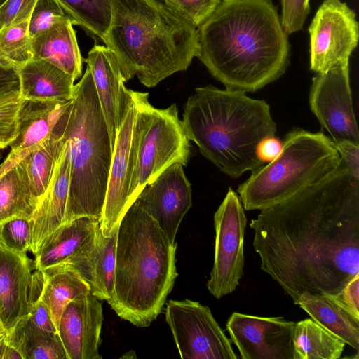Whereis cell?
<instances>
[{"label":"cell","instance_id":"obj_26","mask_svg":"<svg viewBox=\"0 0 359 359\" xmlns=\"http://www.w3.org/2000/svg\"><path fill=\"white\" fill-rule=\"evenodd\" d=\"M42 273L43 283L39 298L46 306L58 332L65 308L73 299L89 292L90 286L76 271L64 263L48 267Z\"/></svg>","mask_w":359,"mask_h":359},{"label":"cell","instance_id":"obj_27","mask_svg":"<svg viewBox=\"0 0 359 359\" xmlns=\"http://www.w3.org/2000/svg\"><path fill=\"white\" fill-rule=\"evenodd\" d=\"M296 304L315 322L341 339L353 348L359 349V322L323 294L302 293Z\"/></svg>","mask_w":359,"mask_h":359},{"label":"cell","instance_id":"obj_46","mask_svg":"<svg viewBox=\"0 0 359 359\" xmlns=\"http://www.w3.org/2000/svg\"><path fill=\"white\" fill-rule=\"evenodd\" d=\"M6 0H0V5L2 4Z\"/></svg>","mask_w":359,"mask_h":359},{"label":"cell","instance_id":"obj_43","mask_svg":"<svg viewBox=\"0 0 359 359\" xmlns=\"http://www.w3.org/2000/svg\"><path fill=\"white\" fill-rule=\"evenodd\" d=\"M282 149V142L274 137L263 140L257 147V156L264 163L276 158Z\"/></svg>","mask_w":359,"mask_h":359},{"label":"cell","instance_id":"obj_45","mask_svg":"<svg viewBox=\"0 0 359 359\" xmlns=\"http://www.w3.org/2000/svg\"><path fill=\"white\" fill-rule=\"evenodd\" d=\"M6 334V332L4 330L2 326H0V344L4 341Z\"/></svg>","mask_w":359,"mask_h":359},{"label":"cell","instance_id":"obj_31","mask_svg":"<svg viewBox=\"0 0 359 359\" xmlns=\"http://www.w3.org/2000/svg\"><path fill=\"white\" fill-rule=\"evenodd\" d=\"M55 1L74 25L103 41L111 22V0Z\"/></svg>","mask_w":359,"mask_h":359},{"label":"cell","instance_id":"obj_11","mask_svg":"<svg viewBox=\"0 0 359 359\" xmlns=\"http://www.w3.org/2000/svg\"><path fill=\"white\" fill-rule=\"evenodd\" d=\"M310 69L324 72L339 62H349L357 47L359 25L356 14L341 0H324L308 28Z\"/></svg>","mask_w":359,"mask_h":359},{"label":"cell","instance_id":"obj_17","mask_svg":"<svg viewBox=\"0 0 359 359\" xmlns=\"http://www.w3.org/2000/svg\"><path fill=\"white\" fill-rule=\"evenodd\" d=\"M84 61L90 71L114 149L116 135L132 99L130 90L124 86L116 56L106 46L95 44Z\"/></svg>","mask_w":359,"mask_h":359},{"label":"cell","instance_id":"obj_30","mask_svg":"<svg viewBox=\"0 0 359 359\" xmlns=\"http://www.w3.org/2000/svg\"><path fill=\"white\" fill-rule=\"evenodd\" d=\"M36 208L22 164L0 175V224L14 217L31 219Z\"/></svg>","mask_w":359,"mask_h":359},{"label":"cell","instance_id":"obj_10","mask_svg":"<svg viewBox=\"0 0 359 359\" xmlns=\"http://www.w3.org/2000/svg\"><path fill=\"white\" fill-rule=\"evenodd\" d=\"M246 223L241 200L229 188L214 215L215 255L207 287L216 299L232 293L243 276Z\"/></svg>","mask_w":359,"mask_h":359},{"label":"cell","instance_id":"obj_44","mask_svg":"<svg viewBox=\"0 0 359 359\" xmlns=\"http://www.w3.org/2000/svg\"><path fill=\"white\" fill-rule=\"evenodd\" d=\"M22 359L20 354L11 346L5 342L0 344V359Z\"/></svg>","mask_w":359,"mask_h":359},{"label":"cell","instance_id":"obj_35","mask_svg":"<svg viewBox=\"0 0 359 359\" xmlns=\"http://www.w3.org/2000/svg\"><path fill=\"white\" fill-rule=\"evenodd\" d=\"M310 0H280V20L287 35L303 29L310 13Z\"/></svg>","mask_w":359,"mask_h":359},{"label":"cell","instance_id":"obj_13","mask_svg":"<svg viewBox=\"0 0 359 359\" xmlns=\"http://www.w3.org/2000/svg\"><path fill=\"white\" fill-rule=\"evenodd\" d=\"M295 323L233 312L226 329L242 359H293Z\"/></svg>","mask_w":359,"mask_h":359},{"label":"cell","instance_id":"obj_22","mask_svg":"<svg viewBox=\"0 0 359 359\" xmlns=\"http://www.w3.org/2000/svg\"><path fill=\"white\" fill-rule=\"evenodd\" d=\"M73 25L67 17L31 38V44L33 59L46 60L75 81L81 76L84 59Z\"/></svg>","mask_w":359,"mask_h":359},{"label":"cell","instance_id":"obj_42","mask_svg":"<svg viewBox=\"0 0 359 359\" xmlns=\"http://www.w3.org/2000/svg\"><path fill=\"white\" fill-rule=\"evenodd\" d=\"M28 316L39 328L58 333L46 306L39 297L32 304Z\"/></svg>","mask_w":359,"mask_h":359},{"label":"cell","instance_id":"obj_37","mask_svg":"<svg viewBox=\"0 0 359 359\" xmlns=\"http://www.w3.org/2000/svg\"><path fill=\"white\" fill-rule=\"evenodd\" d=\"M359 322V273L356 274L339 292L323 294Z\"/></svg>","mask_w":359,"mask_h":359},{"label":"cell","instance_id":"obj_36","mask_svg":"<svg viewBox=\"0 0 359 359\" xmlns=\"http://www.w3.org/2000/svg\"><path fill=\"white\" fill-rule=\"evenodd\" d=\"M22 98L0 103V149L9 146L18 134Z\"/></svg>","mask_w":359,"mask_h":359},{"label":"cell","instance_id":"obj_41","mask_svg":"<svg viewBox=\"0 0 359 359\" xmlns=\"http://www.w3.org/2000/svg\"><path fill=\"white\" fill-rule=\"evenodd\" d=\"M334 144L340 155V166L359 177V144L351 142Z\"/></svg>","mask_w":359,"mask_h":359},{"label":"cell","instance_id":"obj_24","mask_svg":"<svg viewBox=\"0 0 359 359\" xmlns=\"http://www.w3.org/2000/svg\"><path fill=\"white\" fill-rule=\"evenodd\" d=\"M16 72L22 99L65 102L73 98L74 80L46 60L32 59Z\"/></svg>","mask_w":359,"mask_h":359},{"label":"cell","instance_id":"obj_32","mask_svg":"<svg viewBox=\"0 0 359 359\" xmlns=\"http://www.w3.org/2000/svg\"><path fill=\"white\" fill-rule=\"evenodd\" d=\"M29 18L0 27V63L2 65L17 70L33 59L29 34Z\"/></svg>","mask_w":359,"mask_h":359},{"label":"cell","instance_id":"obj_20","mask_svg":"<svg viewBox=\"0 0 359 359\" xmlns=\"http://www.w3.org/2000/svg\"><path fill=\"white\" fill-rule=\"evenodd\" d=\"M70 175L71 165L66 137L48 188L31 218L32 245L29 252L34 255L38 251L43 239L64 223Z\"/></svg>","mask_w":359,"mask_h":359},{"label":"cell","instance_id":"obj_19","mask_svg":"<svg viewBox=\"0 0 359 359\" xmlns=\"http://www.w3.org/2000/svg\"><path fill=\"white\" fill-rule=\"evenodd\" d=\"M33 262L0 243V324L7 332L28 316ZM35 269V268H34Z\"/></svg>","mask_w":359,"mask_h":359},{"label":"cell","instance_id":"obj_23","mask_svg":"<svg viewBox=\"0 0 359 359\" xmlns=\"http://www.w3.org/2000/svg\"><path fill=\"white\" fill-rule=\"evenodd\" d=\"M100 221L83 217L64 223L42 241L34 255V268L43 271L76 253L96 236Z\"/></svg>","mask_w":359,"mask_h":359},{"label":"cell","instance_id":"obj_47","mask_svg":"<svg viewBox=\"0 0 359 359\" xmlns=\"http://www.w3.org/2000/svg\"><path fill=\"white\" fill-rule=\"evenodd\" d=\"M0 326H1V324H0Z\"/></svg>","mask_w":359,"mask_h":359},{"label":"cell","instance_id":"obj_9","mask_svg":"<svg viewBox=\"0 0 359 359\" xmlns=\"http://www.w3.org/2000/svg\"><path fill=\"white\" fill-rule=\"evenodd\" d=\"M165 321L183 359H237L231 339L219 325L210 309L185 299L169 300Z\"/></svg>","mask_w":359,"mask_h":359},{"label":"cell","instance_id":"obj_2","mask_svg":"<svg viewBox=\"0 0 359 359\" xmlns=\"http://www.w3.org/2000/svg\"><path fill=\"white\" fill-rule=\"evenodd\" d=\"M197 31V57L226 89L255 92L290 63L288 35L272 0H221Z\"/></svg>","mask_w":359,"mask_h":359},{"label":"cell","instance_id":"obj_1","mask_svg":"<svg viewBox=\"0 0 359 359\" xmlns=\"http://www.w3.org/2000/svg\"><path fill=\"white\" fill-rule=\"evenodd\" d=\"M261 269L293 300L334 294L359 273V177L341 166L252 219Z\"/></svg>","mask_w":359,"mask_h":359},{"label":"cell","instance_id":"obj_21","mask_svg":"<svg viewBox=\"0 0 359 359\" xmlns=\"http://www.w3.org/2000/svg\"><path fill=\"white\" fill-rule=\"evenodd\" d=\"M116 235L104 236L100 230L91 242L62 262L76 271L100 300L107 301L113 292Z\"/></svg>","mask_w":359,"mask_h":359},{"label":"cell","instance_id":"obj_39","mask_svg":"<svg viewBox=\"0 0 359 359\" xmlns=\"http://www.w3.org/2000/svg\"><path fill=\"white\" fill-rule=\"evenodd\" d=\"M37 0H6L0 5V27L29 18Z\"/></svg>","mask_w":359,"mask_h":359},{"label":"cell","instance_id":"obj_38","mask_svg":"<svg viewBox=\"0 0 359 359\" xmlns=\"http://www.w3.org/2000/svg\"><path fill=\"white\" fill-rule=\"evenodd\" d=\"M198 27L215 11L221 0H169Z\"/></svg>","mask_w":359,"mask_h":359},{"label":"cell","instance_id":"obj_28","mask_svg":"<svg viewBox=\"0 0 359 359\" xmlns=\"http://www.w3.org/2000/svg\"><path fill=\"white\" fill-rule=\"evenodd\" d=\"M5 342L14 348L22 359H67L58 333L39 328L28 316L6 332Z\"/></svg>","mask_w":359,"mask_h":359},{"label":"cell","instance_id":"obj_33","mask_svg":"<svg viewBox=\"0 0 359 359\" xmlns=\"http://www.w3.org/2000/svg\"><path fill=\"white\" fill-rule=\"evenodd\" d=\"M0 243L15 252L27 255L32 245L31 219L14 217L1 223Z\"/></svg>","mask_w":359,"mask_h":359},{"label":"cell","instance_id":"obj_16","mask_svg":"<svg viewBox=\"0 0 359 359\" xmlns=\"http://www.w3.org/2000/svg\"><path fill=\"white\" fill-rule=\"evenodd\" d=\"M90 292L71 301L60 317L58 334L67 359H101V302Z\"/></svg>","mask_w":359,"mask_h":359},{"label":"cell","instance_id":"obj_40","mask_svg":"<svg viewBox=\"0 0 359 359\" xmlns=\"http://www.w3.org/2000/svg\"><path fill=\"white\" fill-rule=\"evenodd\" d=\"M20 97V81L16 70L0 63V103Z\"/></svg>","mask_w":359,"mask_h":359},{"label":"cell","instance_id":"obj_8","mask_svg":"<svg viewBox=\"0 0 359 359\" xmlns=\"http://www.w3.org/2000/svg\"><path fill=\"white\" fill-rule=\"evenodd\" d=\"M136 105L133 135V176L129 205L144 187L170 165H186L190 154L187 137L175 104L166 109L154 107L148 93L130 90Z\"/></svg>","mask_w":359,"mask_h":359},{"label":"cell","instance_id":"obj_14","mask_svg":"<svg viewBox=\"0 0 359 359\" xmlns=\"http://www.w3.org/2000/svg\"><path fill=\"white\" fill-rule=\"evenodd\" d=\"M183 165L175 163L147 184L135 202L150 215L172 243L192 205L191 185Z\"/></svg>","mask_w":359,"mask_h":359},{"label":"cell","instance_id":"obj_5","mask_svg":"<svg viewBox=\"0 0 359 359\" xmlns=\"http://www.w3.org/2000/svg\"><path fill=\"white\" fill-rule=\"evenodd\" d=\"M176 250L134 202L117 230L114 287L107 300L120 318L139 327L156 320L178 276Z\"/></svg>","mask_w":359,"mask_h":359},{"label":"cell","instance_id":"obj_15","mask_svg":"<svg viewBox=\"0 0 359 359\" xmlns=\"http://www.w3.org/2000/svg\"><path fill=\"white\" fill-rule=\"evenodd\" d=\"M135 116L136 105L132 97L116 135L112 153L106 197L100 221V231L104 236H110L117 231L123 217L130 207L129 191L133 176V135Z\"/></svg>","mask_w":359,"mask_h":359},{"label":"cell","instance_id":"obj_29","mask_svg":"<svg viewBox=\"0 0 359 359\" xmlns=\"http://www.w3.org/2000/svg\"><path fill=\"white\" fill-rule=\"evenodd\" d=\"M293 359H339L346 344L311 318L295 323Z\"/></svg>","mask_w":359,"mask_h":359},{"label":"cell","instance_id":"obj_6","mask_svg":"<svg viewBox=\"0 0 359 359\" xmlns=\"http://www.w3.org/2000/svg\"><path fill=\"white\" fill-rule=\"evenodd\" d=\"M65 135L68 141L71 175L64 223L83 217L100 221L113 149L88 67L74 85Z\"/></svg>","mask_w":359,"mask_h":359},{"label":"cell","instance_id":"obj_4","mask_svg":"<svg viewBox=\"0 0 359 359\" xmlns=\"http://www.w3.org/2000/svg\"><path fill=\"white\" fill-rule=\"evenodd\" d=\"M181 122L201 154L234 178L264 164L257 156V147L276 133L264 100L211 85L196 88L189 97Z\"/></svg>","mask_w":359,"mask_h":359},{"label":"cell","instance_id":"obj_34","mask_svg":"<svg viewBox=\"0 0 359 359\" xmlns=\"http://www.w3.org/2000/svg\"><path fill=\"white\" fill-rule=\"evenodd\" d=\"M67 17L55 0H37L29 18L30 38Z\"/></svg>","mask_w":359,"mask_h":359},{"label":"cell","instance_id":"obj_12","mask_svg":"<svg viewBox=\"0 0 359 359\" xmlns=\"http://www.w3.org/2000/svg\"><path fill=\"white\" fill-rule=\"evenodd\" d=\"M309 104L334 142L359 144V131L353 107L349 62H339L313 78Z\"/></svg>","mask_w":359,"mask_h":359},{"label":"cell","instance_id":"obj_3","mask_svg":"<svg viewBox=\"0 0 359 359\" xmlns=\"http://www.w3.org/2000/svg\"><path fill=\"white\" fill-rule=\"evenodd\" d=\"M111 6L102 41L116 56L125 82L137 76L154 87L198 56L197 27L169 0H111Z\"/></svg>","mask_w":359,"mask_h":359},{"label":"cell","instance_id":"obj_25","mask_svg":"<svg viewBox=\"0 0 359 359\" xmlns=\"http://www.w3.org/2000/svg\"><path fill=\"white\" fill-rule=\"evenodd\" d=\"M70 105L71 103L60 116L51 135L20 161L27 172L36 207L48 188L59 154L66 141L65 126Z\"/></svg>","mask_w":359,"mask_h":359},{"label":"cell","instance_id":"obj_7","mask_svg":"<svg viewBox=\"0 0 359 359\" xmlns=\"http://www.w3.org/2000/svg\"><path fill=\"white\" fill-rule=\"evenodd\" d=\"M340 165L331 138L322 132L295 129L285 137L278 156L252 171L237 191L244 210H262L320 182Z\"/></svg>","mask_w":359,"mask_h":359},{"label":"cell","instance_id":"obj_18","mask_svg":"<svg viewBox=\"0 0 359 359\" xmlns=\"http://www.w3.org/2000/svg\"><path fill=\"white\" fill-rule=\"evenodd\" d=\"M72 102L22 99L18 114V134L9 145L11 151L0 165V175L18 164L47 140L60 116Z\"/></svg>","mask_w":359,"mask_h":359}]
</instances>
